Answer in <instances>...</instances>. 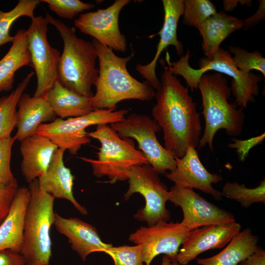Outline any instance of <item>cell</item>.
<instances>
[{"mask_svg":"<svg viewBox=\"0 0 265 265\" xmlns=\"http://www.w3.org/2000/svg\"><path fill=\"white\" fill-rule=\"evenodd\" d=\"M156 90L153 119L163 132L164 147L175 158H182L187 149L198 146L202 126L197 104L176 76L164 64Z\"/></svg>","mask_w":265,"mask_h":265,"instance_id":"cell-1","label":"cell"},{"mask_svg":"<svg viewBox=\"0 0 265 265\" xmlns=\"http://www.w3.org/2000/svg\"><path fill=\"white\" fill-rule=\"evenodd\" d=\"M99 64L95 93L91 97L93 110H116L119 102L130 99L149 101L155 97V89L146 81L141 82L128 72L127 63L133 53L126 57L116 55L110 48L94 39Z\"/></svg>","mask_w":265,"mask_h":265,"instance_id":"cell-2","label":"cell"},{"mask_svg":"<svg viewBox=\"0 0 265 265\" xmlns=\"http://www.w3.org/2000/svg\"><path fill=\"white\" fill-rule=\"evenodd\" d=\"M49 24L58 31L63 43L57 80L65 87L82 96L92 97L91 88L99 74L97 50L92 42L78 37L76 30L47 13Z\"/></svg>","mask_w":265,"mask_h":265,"instance_id":"cell-3","label":"cell"},{"mask_svg":"<svg viewBox=\"0 0 265 265\" xmlns=\"http://www.w3.org/2000/svg\"><path fill=\"white\" fill-rule=\"evenodd\" d=\"M198 88L202 99V113L205 121L204 133L198 148L208 145L213 152V141L218 130L223 129L230 136L239 135L243 129L245 115L235 103L228 99L231 91L226 78L219 73L203 74L199 80Z\"/></svg>","mask_w":265,"mask_h":265,"instance_id":"cell-4","label":"cell"},{"mask_svg":"<svg viewBox=\"0 0 265 265\" xmlns=\"http://www.w3.org/2000/svg\"><path fill=\"white\" fill-rule=\"evenodd\" d=\"M191 56L189 50H187L178 60L171 62L168 53L166 55L168 70L175 76H181L191 91L198 88L199 80L203 74L214 71L232 78L230 88L238 107L243 110L246 108L249 102H255L254 97L258 95L261 77L251 72L246 74L238 70L229 52L220 47L211 58H201L199 68L196 69L189 65L188 61Z\"/></svg>","mask_w":265,"mask_h":265,"instance_id":"cell-5","label":"cell"},{"mask_svg":"<svg viewBox=\"0 0 265 265\" xmlns=\"http://www.w3.org/2000/svg\"><path fill=\"white\" fill-rule=\"evenodd\" d=\"M30 199L26 213L24 241L20 253L25 265H50V231L54 225V198L40 188L38 179L28 183Z\"/></svg>","mask_w":265,"mask_h":265,"instance_id":"cell-6","label":"cell"},{"mask_svg":"<svg viewBox=\"0 0 265 265\" xmlns=\"http://www.w3.org/2000/svg\"><path fill=\"white\" fill-rule=\"evenodd\" d=\"M88 136L100 143L97 159H80L90 163L93 175L97 178L106 176L110 184L126 181L127 172L131 167L149 164L142 152L135 148L132 139L121 138L108 124L97 125L95 131L88 132Z\"/></svg>","mask_w":265,"mask_h":265,"instance_id":"cell-7","label":"cell"},{"mask_svg":"<svg viewBox=\"0 0 265 265\" xmlns=\"http://www.w3.org/2000/svg\"><path fill=\"white\" fill-rule=\"evenodd\" d=\"M129 110L98 109L86 115L63 119L56 118L51 122L41 124L36 134L48 137L58 148L76 155L82 146L90 142L86 129L89 126L111 124L122 121Z\"/></svg>","mask_w":265,"mask_h":265,"instance_id":"cell-8","label":"cell"},{"mask_svg":"<svg viewBox=\"0 0 265 265\" xmlns=\"http://www.w3.org/2000/svg\"><path fill=\"white\" fill-rule=\"evenodd\" d=\"M129 187L124 194L128 200L135 193L144 198L145 204L133 215L138 221L152 225L170 218L166 203L169 201V191L161 181L159 174L150 164L132 166L127 172Z\"/></svg>","mask_w":265,"mask_h":265,"instance_id":"cell-9","label":"cell"},{"mask_svg":"<svg viewBox=\"0 0 265 265\" xmlns=\"http://www.w3.org/2000/svg\"><path fill=\"white\" fill-rule=\"evenodd\" d=\"M110 126L121 138L135 139L148 163L159 174L175 168V157L157 139L161 128L151 117L132 113Z\"/></svg>","mask_w":265,"mask_h":265,"instance_id":"cell-10","label":"cell"},{"mask_svg":"<svg viewBox=\"0 0 265 265\" xmlns=\"http://www.w3.org/2000/svg\"><path fill=\"white\" fill-rule=\"evenodd\" d=\"M45 17L38 16L31 19L26 30L30 65L37 78L35 97H45L57 80V69L61 53L51 46L47 39L48 26Z\"/></svg>","mask_w":265,"mask_h":265,"instance_id":"cell-11","label":"cell"},{"mask_svg":"<svg viewBox=\"0 0 265 265\" xmlns=\"http://www.w3.org/2000/svg\"><path fill=\"white\" fill-rule=\"evenodd\" d=\"M190 231L181 222L160 221L141 226L129 237L128 240L141 245V257L145 265H150L161 254L176 259L180 247Z\"/></svg>","mask_w":265,"mask_h":265,"instance_id":"cell-12","label":"cell"},{"mask_svg":"<svg viewBox=\"0 0 265 265\" xmlns=\"http://www.w3.org/2000/svg\"><path fill=\"white\" fill-rule=\"evenodd\" d=\"M130 1L116 0L106 9L80 14L74 20V25L80 32L112 50L125 52L127 40L120 31L118 19L122 9Z\"/></svg>","mask_w":265,"mask_h":265,"instance_id":"cell-13","label":"cell"},{"mask_svg":"<svg viewBox=\"0 0 265 265\" xmlns=\"http://www.w3.org/2000/svg\"><path fill=\"white\" fill-rule=\"evenodd\" d=\"M169 201L183 212L181 222L189 230L213 224L236 221L234 215L207 201L193 189L174 185L169 190Z\"/></svg>","mask_w":265,"mask_h":265,"instance_id":"cell-14","label":"cell"},{"mask_svg":"<svg viewBox=\"0 0 265 265\" xmlns=\"http://www.w3.org/2000/svg\"><path fill=\"white\" fill-rule=\"evenodd\" d=\"M175 168L165 173V176L174 185L183 187L196 188L221 200V192L212 186L222 180V177L209 172L202 164L196 148L189 147L181 158H175Z\"/></svg>","mask_w":265,"mask_h":265,"instance_id":"cell-15","label":"cell"},{"mask_svg":"<svg viewBox=\"0 0 265 265\" xmlns=\"http://www.w3.org/2000/svg\"><path fill=\"white\" fill-rule=\"evenodd\" d=\"M241 228V225L235 221L204 226L190 231L177 256L178 263L187 265L204 252L224 247L240 231Z\"/></svg>","mask_w":265,"mask_h":265,"instance_id":"cell-16","label":"cell"},{"mask_svg":"<svg viewBox=\"0 0 265 265\" xmlns=\"http://www.w3.org/2000/svg\"><path fill=\"white\" fill-rule=\"evenodd\" d=\"M162 3L164 14L162 26L158 33L149 36L152 38L156 35L160 36L156 53L148 64H139L136 66V71L156 90L160 84L156 75V68L161 53L170 45L175 47L178 55L183 53V46L177 38V30L178 21L183 13L184 0H162Z\"/></svg>","mask_w":265,"mask_h":265,"instance_id":"cell-17","label":"cell"},{"mask_svg":"<svg viewBox=\"0 0 265 265\" xmlns=\"http://www.w3.org/2000/svg\"><path fill=\"white\" fill-rule=\"evenodd\" d=\"M54 225L83 261L90 254L104 252L113 246L102 241L94 226L78 217L65 218L55 212Z\"/></svg>","mask_w":265,"mask_h":265,"instance_id":"cell-18","label":"cell"},{"mask_svg":"<svg viewBox=\"0 0 265 265\" xmlns=\"http://www.w3.org/2000/svg\"><path fill=\"white\" fill-rule=\"evenodd\" d=\"M65 150L58 148L54 152L46 173L38 178L40 189L54 199L66 200L81 214H87V211L75 199L73 194L74 177L64 163Z\"/></svg>","mask_w":265,"mask_h":265,"instance_id":"cell-19","label":"cell"},{"mask_svg":"<svg viewBox=\"0 0 265 265\" xmlns=\"http://www.w3.org/2000/svg\"><path fill=\"white\" fill-rule=\"evenodd\" d=\"M58 147L48 137L35 134L21 141V173L28 183L44 174Z\"/></svg>","mask_w":265,"mask_h":265,"instance_id":"cell-20","label":"cell"},{"mask_svg":"<svg viewBox=\"0 0 265 265\" xmlns=\"http://www.w3.org/2000/svg\"><path fill=\"white\" fill-rule=\"evenodd\" d=\"M30 199L28 187H18L9 212L0 225V250L21 252L26 213Z\"/></svg>","mask_w":265,"mask_h":265,"instance_id":"cell-21","label":"cell"},{"mask_svg":"<svg viewBox=\"0 0 265 265\" xmlns=\"http://www.w3.org/2000/svg\"><path fill=\"white\" fill-rule=\"evenodd\" d=\"M17 112V128L14 136L16 140L36 134L38 128L46 122L54 120L56 115L45 97H31L23 93L18 104Z\"/></svg>","mask_w":265,"mask_h":265,"instance_id":"cell-22","label":"cell"},{"mask_svg":"<svg viewBox=\"0 0 265 265\" xmlns=\"http://www.w3.org/2000/svg\"><path fill=\"white\" fill-rule=\"evenodd\" d=\"M243 27V20L223 11L209 17L198 29L202 37V49L206 57L211 58L226 38Z\"/></svg>","mask_w":265,"mask_h":265,"instance_id":"cell-23","label":"cell"},{"mask_svg":"<svg viewBox=\"0 0 265 265\" xmlns=\"http://www.w3.org/2000/svg\"><path fill=\"white\" fill-rule=\"evenodd\" d=\"M30 65L26 30L19 29L13 36L11 47L0 59V93L11 90L16 72L24 66Z\"/></svg>","mask_w":265,"mask_h":265,"instance_id":"cell-24","label":"cell"},{"mask_svg":"<svg viewBox=\"0 0 265 265\" xmlns=\"http://www.w3.org/2000/svg\"><path fill=\"white\" fill-rule=\"evenodd\" d=\"M56 116L63 119L86 115L93 111L91 97L78 94L57 80L45 96Z\"/></svg>","mask_w":265,"mask_h":265,"instance_id":"cell-25","label":"cell"},{"mask_svg":"<svg viewBox=\"0 0 265 265\" xmlns=\"http://www.w3.org/2000/svg\"><path fill=\"white\" fill-rule=\"evenodd\" d=\"M259 237L250 228L237 234L219 253L207 258H197L200 265H238L258 247Z\"/></svg>","mask_w":265,"mask_h":265,"instance_id":"cell-26","label":"cell"},{"mask_svg":"<svg viewBox=\"0 0 265 265\" xmlns=\"http://www.w3.org/2000/svg\"><path fill=\"white\" fill-rule=\"evenodd\" d=\"M34 75L31 71L8 95L0 98V139L11 137L17 123V107L19 101Z\"/></svg>","mask_w":265,"mask_h":265,"instance_id":"cell-27","label":"cell"},{"mask_svg":"<svg viewBox=\"0 0 265 265\" xmlns=\"http://www.w3.org/2000/svg\"><path fill=\"white\" fill-rule=\"evenodd\" d=\"M40 2L38 0H20L16 5L9 11L0 9V47L12 43L13 36L10 34L12 24L22 17L33 18L35 9Z\"/></svg>","mask_w":265,"mask_h":265,"instance_id":"cell-28","label":"cell"},{"mask_svg":"<svg viewBox=\"0 0 265 265\" xmlns=\"http://www.w3.org/2000/svg\"><path fill=\"white\" fill-rule=\"evenodd\" d=\"M221 194L222 196L238 202L245 208H248L254 203L265 204V180L264 179L254 188L246 187L244 184L237 182H227L223 186Z\"/></svg>","mask_w":265,"mask_h":265,"instance_id":"cell-29","label":"cell"},{"mask_svg":"<svg viewBox=\"0 0 265 265\" xmlns=\"http://www.w3.org/2000/svg\"><path fill=\"white\" fill-rule=\"evenodd\" d=\"M216 12L214 4L209 0H184L182 22L198 29L205 21Z\"/></svg>","mask_w":265,"mask_h":265,"instance_id":"cell-30","label":"cell"},{"mask_svg":"<svg viewBox=\"0 0 265 265\" xmlns=\"http://www.w3.org/2000/svg\"><path fill=\"white\" fill-rule=\"evenodd\" d=\"M237 68L246 74L255 70L260 72L265 77V59L258 51L249 52L245 49L234 46L228 47Z\"/></svg>","mask_w":265,"mask_h":265,"instance_id":"cell-31","label":"cell"},{"mask_svg":"<svg viewBox=\"0 0 265 265\" xmlns=\"http://www.w3.org/2000/svg\"><path fill=\"white\" fill-rule=\"evenodd\" d=\"M40 2L47 3L52 11L58 16L67 19H72L83 11L95 7L92 3L80 0H41Z\"/></svg>","mask_w":265,"mask_h":265,"instance_id":"cell-32","label":"cell"},{"mask_svg":"<svg viewBox=\"0 0 265 265\" xmlns=\"http://www.w3.org/2000/svg\"><path fill=\"white\" fill-rule=\"evenodd\" d=\"M141 248L140 244L112 246L104 253L111 257L114 265H144L141 257Z\"/></svg>","mask_w":265,"mask_h":265,"instance_id":"cell-33","label":"cell"},{"mask_svg":"<svg viewBox=\"0 0 265 265\" xmlns=\"http://www.w3.org/2000/svg\"><path fill=\"white\" fill-rule=\"evenodd\" d=\"M14 137L0 139V182L4 185L18 183L10 166L11 150Z\"/></svg>","mask_w":265,"mask_h":265,"instance_id":"cell-34","label":"cell"},{"mask_svg":"<svg viewBox=\"0 0 265 265\" xmlns=\"http://www.w3.org/2000/svg\"><path fill=\"white\" fill-rule=\"evenodd\" d=\"M265 138V133L246 140H241L232 138L233 142L228 144V146L236 149L239 161H244L248 156L250 150L254 147L263 143Z\"/></svg>","mask_w":265,"mask_h":265,"instance_id":"cell-35","label":"cell"},{"mask_svg":"<svg viewBox=\"0 0 265 265\" xmlns=\"http://www.w3.org/2000/svg\"><path fill=\"white\" fill-rule=\"evenodd\" d=\"M18 187V183L4 185L0 182V225L9 212Z\"/></svg>","mask_w":265,"mask_h":265,"instance_id":"cell-36","label":"cell"},{"mask_svg":"<svg viewBox=\"0 0 265 265\" xmlns=\"http://www.w3.org/2000/svg\"><path fill=\"white\" fill-rule=\"evenodd\" d=\"M0 265H25L20 253L10 249L0 250Z\"/></svg>","mask_w":265,"mask_h":265,"instance_id":"cell-37","label":"cell"},{"mask_svg":"<svg viewBox=\"0 0 265 265\" xmlns=\"http://www.w3.org/2000/svg\"><path fill=\"white\" fill-rule=\"evenodd\" d=\"M259 1V5L256 12L252 16L243 20L244 30H248L265 19V1L260 0Z\"/></svg>","mask_w":265,"mask_h":265,"instance_id":"cell-38","label":"cell"},{"mask_svg":"<svg viewBox=\"0 0 265 265\" xmlns=\"http://www.w3.org/2000/svg\"><path fill=\"white\" fill-rule=\"evenodd\" d=\"M238 265H265V251L261 247L250 255Z\"/></svg>","mask_w":265,"mask_h":265,"instance_id":"cell-39","label":"cell"},{"mask_svg":"<svg viewBox=\"0 0 265 265\" xmlns=\"http://www.w3.org/2000/svg\"><path fill=\"white\" fill-rule=\"evenodd\" d=\"M238 3L242 5L246 4L248 6H251L252 5V0H224L223 1V9L225 11L228 12L233 11Z\"/></svg>","mask_w":265,"mask_h":265,"instance_id":"cell-40","label":"cell"},{"mask_svg":"<svg viewBox=\"0 0 265 265\" xmlns=\"http://www.w3.org/2000/svg\"><path fill=\"white\" fill-rule=\"evenodd\" d=\"M161 265H180L176 259L170 258L169 256L164 255L162 256Z\"/></svg>","mask_w":265,"mask_h":265,"instance_id":"cell-41","label":"cell"}]
</instances>
